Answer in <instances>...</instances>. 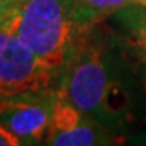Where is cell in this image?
Masks as SVG:
<instances>
[{
    "label": "cell",
    "mask_w": 146,
    "mask_h": 146,
    "mask_svg": "<svg viewBox=\"0 0 146 146\" xmlns=\"http://www.w3.org/2000/svg\"><path fill=\"white\" fill-rule=\"evenodd\" d=\"M0 30L15 36L55 72L64 70L88 30L73 21L70 0H24L12 6Z\"/></svg>",
    "instance_id": "obj_1"
},
{
    "label": "cell",
    "mask_w": 146,
    "mask_h": 146,
    "mask_svg": "<svg viewBox=\"0 0 146 146\" xmlns=\"http://www.w3.org/2000/svg\"><path fill=\"white\" fill-rule=\"evenodd\" d=\"M116 70V61L108 48L91 37H82L64 67L58 92L84 115L103 124L106 100Z\"/></svg>",
    "instance_id": "obj_2"
},
{
    "label": "cell",
    "mask_w": 146,
    "mask_h": 146,
    "mask_svg": "<svg viewBox=\"0 0 146 146\" xmlns=\"http://www.w3.org/2000/svg\"><path fill=\"white\" fill-rule=\"evenodd\" d=\"M57 76L15 36L0 30V97L49 90Z\"/></svg>",
    "instance_id": "obj_3"
},
{
    "label": "cell",
    "mask_w": 146,
    "mask_h": 146,
    "mask_svg": "<svg viewBox=\"0 0 146 146\" xmlns=\"http://www.w3.org/2000/svg\"><path fill=\"white\" fill-rule=\"evenodd\" d=\"M57 91L43 90L0 97V122L21 140L37 145L46 140Z\"/></svg>",
    "instance_id": "obj_4"
},
{
    "label": "cell",
    "mask_w": 146,
    "mask_h": 146,
    "mask_svg": "<svg viewBox=\"0 0 146 146\" xmlns=\"http://www.w3.org/2000/svg\"><path fill=\"white\" fill-rule=\"evenodd\" d=\"M115 18L122 33L124 45L130 46L146 70V6L137 3L127 5L116 12Z\"/></svg>",
    "instance_id": "obj_5"
},
{
    "label": "cell",
    "mask_w": 146,
    "mask_h": 146,
    "mask_svg": "<svg viewBox=\"0 0 146 146\" xmlns=\"http://www.w3.org/2000/svg\"><path fill=\"white\" fill-rule=\"evenodd\" d=\"M112 140L113 136L110 134V130L108 127L87 116L84 122H81L73 130L48 136L45 143L54 146H91L109 145Z\"/></svg>",
    "instance_id": "obj_6"
},
{
    "label": "cell",
    "mask_w": 146,
    "mask_h": 146,
    "mask_svg": "<svg viewBox=\"0 0 146 146\" xmlns=\"http://www.w3.org/2000/svg\"><path fill=\"white\" fill-rule=\"evenodd\" d=\"M130 3L131 0H70V9L78 27L90 30Z\"/></svg>",
    "instance_id": "obj_7"
},
{
    "label": "cell",
    "mask_w": 146,
    "mask_h": 146,
    "mask_svg": "<svg viewBox=\"0 0 146 146\" xmlns=\"http://www.w3.org/2000/svg\"><path fill=\"white\" fill-rule=\"evenodd\" d=\"M21 140L0 122V146H19Z\"/></svg>",
    "instance_id": "obj_8"
},
{
    "label": "cell",
    "mask_w": 146,
    "mask_h": 146,
    "mask_svg": "<svg viewBox=\"0 0 146 146\" xmlns=\"http://www.w3.org/2000/svg\"><path fill=\"white\" fill-rule=\"evenodd\" d=\"M14 3L15 2H12V0H0V25H2L3 21L6 19V17H8V14L11 12Z\"/></svg>",
    "instance_id": "obj_9"
},
{
    "label": "cell",
    "mask_w": 146,
    "mask_h": 146,
    "mask_svg": "<svg viewBox=\"0 0 146 146\" xmlns=\"http://www.w3.org/2000/svg\"><path fill=\"white\" fill-rule=\"evenodd\" d=\"M131 3H137V5H145L146 6V0H131Z\"/></svg>",
    "instance_id": "obj_10"
},
{
    "label": "cell",
    "mask_w": 146,
    "mask_h": 146,
    "mask_svg": "<svg viewBox=\"0 0 146 146\" xmlns=\"http://www.w3.org/2000/svg\"><path fill=\"white\" fill-rule=\"evenodd\" d=\"M12 2H15V3H17V2H24V0H12Z\"/></svg>",
    "instance_id": "obj_11"
}]
</instances>
